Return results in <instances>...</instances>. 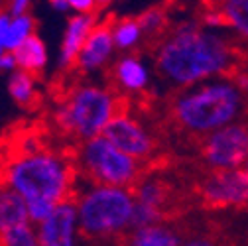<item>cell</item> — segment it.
<instances>
[{"label": "cell", "instance_id": "obj_10", "mask_svg": "<svg viewBox=\"0 0 248 246\" xmlns=\"http://www.w3.org/2000/svg\"><path fill=\"white\" fill-rule=\"evenodd\" d=\"M36 229L40 246H81L83 240L79 215L73 199L57 205L51 217Z\"/></svg>", "mask_w": 248, "mask_h": 246}, {"label": "cell", "instance_id": "obj_11", "mask_svg": "<svg viewBox=\"0 0 248 246\" xmlns=\"http://www.w3.org/2000/svg\"><path fill=\"white\" fill-rule=\"evenodd\" d=\"M116 55V47H114V40H112V30H110V18L108 20H101L97 24V28L91 32L89 40L85 42L75 71H79L81 75L89 77L93 73H101L108 67H112L114 57Z\"/></svg>", "mask_w": 248, "mask_h": 246}, {"label": "cell", "instance_id": "obj_21", "mask_svg": "<svg viewBox=\"0 0 248 246\" xmlns=\"http://www.w3.org/2000/svg\"><path fill=\"white\" fill-rule=\"evenodd\" d=\"M140 22V28L144 32V38L148 42H160L170 30V12L164 6H152L146 8L140 16H136Z\"/></svg>", "mask_w": 248, "mask_h": 246}, {"label": "cell", "instance_id": "obj_16", "mask_svg": "<svg viewBox=\"0 0 248 246\" xmlns=\"http://www.w3.org/2000/svg\"><path fill=\"white\" fill-rule=\"evenodd\" d=\"M110 30H112V40L114 47L120 55L136 53L140 46L146 42L144 32L140 28L138 18H110Z\"/></svg>", "mask_w": 248, "mask_h": 246}, {"label": "cell", "instance_id": "obj_23", "mask_svg": "<svg viewBox=\"0 0 248 246\" xmlns=\"http://www.w3.org/2000/svg\"><path fill=\"white\" fill-rule=\"evenodd\" d=\"M0 246H40L36 225L26 223L0 234Z\"/></svg>", "mask_w": 248, "mask_h": 246}, {"label": "cell", "instance_id": "obj_8", "mask_svg": "<svg viewBox=\"0 0 248 246\" xmlns=\"http://www.w3.org/2000/svg\"><path fill=\"white\" fill-rule=\"evenodd\" d=\"M108 142H112L120 152L128 154L140 164H148L158 156V138L150 130V126L142 118L122 108L107 126L103 134Z\"/></svg>", "mask_w": 248, "mask_h": 246}, {"label": "cell", "instance_id": "obj_6", "mask_svg": "<svg viewBox=\"0 0 248 246\" xmlns=\"http://www.w3.org/2000/svg\"><path fill=\"white\" fill-rule=\"evenodd\" d=\"M71 158L77 181L83 183L134 189V185L144 177V164L120 152L105 136L73 146Z\"/></svg>", "mask_w": 248, "mask_h": 246}, {"label": "cell", "instance_id": "obj_18", "mask_svg": "<svg viewBox=\"0 0 248 246\" xmlns=\"http://www.w3.org/2000/svg\"><path fill=\"white\" fill-rule=\"evenodd\" d=\"M16 61H18V69L26 71L30 75H40L46 71L47 63H49V51L46 42L36 34L34 38H30L20 49L14 51Z\"/></svg>", "mask_w": 248, "mask_h": 246}, {"label": "cell", "instance_id": "obj_7", "mask_svg": "<svg viewBox=\"0 0 248 246\" xmlns=\"http://www.w3.org/2000/svg\"><path fill=\"white\" fill-rule=\"evenodd\" d=\"M248 156V124L234 122L199 142V160L207 171L242 169Z\"/></svg>", "mask_w": 248, "mask_h": 246}, {"label": "cell", "instance_id": "obj_5", "mask_svg": "<svg viewBox=\"0 0 248 246\" xmlns=\"http://www.w3.org/2000/svg\"><path fill=\"white\" fill-rule=\"evenodd\" d=\"M73 201L77 207L83 238L95 242H122V238L132 231L136 207L132 189L77 181Z\"/></svg>", "mask_w": 248, "mask_h": 246}, {"label": "cell", "instance_id": "obj_28", "mask_svg": "<svg viewBox=\"0 0 248 246\" xmlns=\"http://www.w3.org/2000/svg\"><path fill=\"white\" fill-rule=\"evenodd\" d=\"M181 246H219V244H217L213 238H209V236H199V234H195V236L185 238Z\"/></svg>", "mask_w": 248, "mask_h": 246}, {"label": "cell", "instance_id": "obj_20", "mask_svg": "<svg viewBox=\"0 0 248 246\" xmlns=\"http://www.w3.org/2000/svg\"><path fill=\"white\" fill-rule=\"evenodd\" d=\"M6 89H8V95L10 99L22 107V108H30L34 107L36 101H38V79L36 75H30L26 71H16L8 77V83H6Z\"/></svg>", "mask_w": 248, "mask_h": 246}, {"label": "cell", "instance_id": "obj_15", "mask_svg": "<svg viewBox=\"0 0 248 246\" xmlns=\"http://www.w3.org/2000/svg\"><path fill=\"white\" fill-rule=\"evenodd\" d=\"M26 223H30V217L24 197L0 183V234Z\"/></svg>", "mask_w": 248, "mask_h": 246}, {"label": "cell", "instance_id": "obj_17", "mask_svg": "<svg viewBox=\"0 0 248 246\" xmlns=\"http://www.w3.org/2000/svg\"><path fill=\"white\" fill-rule=\"evenodd\" d=\"M134 199L140 205H146L150 209L162 211L168 215V205H170V187L154 175H144L136 185H134Z\"/></svg>", "mask_w": 248, "mask_h": 246}, {"label": "cell", "instance_id": "obj_27", "mask_svg": "<svg viewBox=\"0 0 248 246\" xmlns=\"http://www.w3.org/2000/svg\"><path fill=\"white\" fill-rule=\"evenodd\" d=\"M0 71L6 73L8 77L18 71V61H16V55H14V53L6 51V53L2 55V59H0Z\"/></svg>", "mask_w": 248, "mask_h": 246}, {"label": "cell", "instance_id": "obj_3", "mask_svg": "<svg viewBox=\"0 0 248 246\" xmlns=\"http://www.w3.org/2000/svg\"><path fill=\"white\" fill-rule=\"evenodd\" d=\"M2 185L14 189L26 203L61 205L71 201L77 191V171L67 152L40 148L20 152L2 169Z\"/></svg>", "mask_w": 248, "mask_h": 246}, {"label": "cell", "instance_id": "obj_19", "mask_svg": "<svg viewBox=\"0 0 248 246\" xmlns=\"http://www.w3.org/2000/svg\"><path fill=\"white\" fill-rule=\"evenodd\" d=\"M223 20L225 30L232 32L238 40L248 44V0H227V2H217Z\"/></svg>", "mask_w": 248, "mask_h": 246}, {"label": "cell", "instance_id": "obj_25", "mask_svg": "<svg viewBox=\"0 0 248 246\" xmlns=\"http://www.w3.org/2000/svg\"><path fill=\"white\" fill-rule=\"evenodd\" d=\"M4 10L12 18L26 16V14H32V2H30V0H10V2L4 6Z\"/></svg>", "mask_w": 248, "mask_h": 246}, {"label": "cell", "instance_id": "obj_2", "mask_svg": "<svg viewBox=\"0 0 248 246\" xmlns=\"http://www.w3.org/2000/svg\"><path fill=\"white\" fill-rule=\"evenodd\" d=\"M246 105V97L229 75L175 91L168 103V114L175 130L201 142L205 136L238 122Z\"/></svg>", "mask_w": 248, "mask_h": 246}, {"label": "cell", "instance_id": "obj_24", "mask_svg": "<svg viewBox=\"0 0 248 246\" xmlns=\"http://www.w3.org/2000/svg\"><path fill=\"white\" fill-rule=\"evenodd\" d=\"M71 14H99L101 4L97 0H69Z\"/></svg>", "mask_w": 248, "mask_h": 246}, {"label": "cell", "instance_id": "obj_9", "mask_svg": "<svg viewBox=\"0 0 248 246\" xmlns=\"http://www.w3.org/2000/svg\"><path fill=\"white\" fill-rule=\"evenodd\" d=\"M195 189L207 209L248 207V175L244 169L207 171Z\"/></svg>", "mask_w": 248, "mask_h": 246}, {"label": "cell", "instance_id": "obj_4", "mask_svg": "<svg viewBox=\"0 0 248 246\" xmlns=\"http://www.w3.org/2000/svg\"><path fill=\"white\" fill-rule=\"evenodd\" d=\"M122 110L120 95L103 83L83 81L69 89L53 112L59 132L77 144L105 134L110 120Z\"/></svg>", "mask_w": 248, "mask_h": 246}, {"label": "cell", "instance_id": "obj_30", "mask_svg": "<svg viewBox=\"0 0 248 246\" xmlns=\"http://www.w3.org/2000/svg\"><path fill=\"white\" fill-rule=\"evenodd\" d=\"M242 169L246 171V175H248V156H246V160H244V166H242Z\"/></svg>", "mask_w": 248, "mask_h": 246}, {"label": "cell", "instance_id": "obj_1", "mask_svg": "<svg viewBox=\"0 0 248 246\" xmlns=\"http://www.w3.org/2000/svg\"><path fill=\"white\" fill-rule=\"evenodd\" d=\"M240 65L238 47L227 32L205 28L197 16L171 26L154 46V71L171 91L229 77Z\"/></svg>", "mask_w": 248, "mask_h": 246}, {"label": "cell", "instance_id": "obj_14", "mask_svg": "<svg viewBox=\"0 0 248 246\" xmlns=\"http://www.w3.org/2000/svg\"><path fill=\"white\" fill-rule=\"evenodd\" d=\"M181 231L171 225L170 221H164L160 225H152L146 229H132L126 236L122 238V246H181L183 244Z\"/></svg>", "mask_w": 248, "mask_h": 246}, {"label": "cell", "instance_id": "obj_29", "mask_svg": "<svg viewBox=\"0 0 248 246\" xmlns=\"http://www.w3.org/2000/svg\"><path fill=\"white\" fill-rule=\"evenodd\" d=\"M49 8H51L53 12L69 14V16H71V2H69V0H51V2H49Z\"/></svg>", "mask_w": 248, "mask_h": 246}, {"label": "cell", "instance_id": "obj_26", "mask_svg": "<svg viewBox=\"0 0 248 246\" xmlns=\"http://www.w3.org/2000/svg\"><path fill=\"white\" fill-rule=\"evenodd\" d=\"M10 22H12V16L4 8H0V51H6V34H8Z\"/></svg>", "mask_w": 248, "mask_h": 246}, {"label": "cell", "instance_id": "obj_13", "mask_svg": "<svg viewBox=\"0 0 248 246\" xmlns=\"http://www.w3.org/2000/svg\"><path fill=\"white\" fill-rule=\"evenodd\" d=\"M99 22H101L99 14H71L67 18L63 36H61V44H59V55H57L59 71L67 73L75 69L79 53Z\"/></svg>", "mask_w": 248, "mask_h": 246}, {"label": "cell", "instance_id": "obj_22", "mask_svg": "<svg viewBox=\"0 0 248 246\" xmlns=\"http://www.w3.org/2000/svg\"><path fill=\"white\" fill-rule=\"evenodd\" d=\"M36 34H38V22H36V18L32 14L12 18L10 28H8V34H6V51L14 53L30 38H34Z\"/></svg>", "mask_w": 248, "mask_h": 246}, {"label": "cell", "instance_id": "obj_12", "mask_svg": "<svg viewBox=\"0 0 248 246\" xmlns=\"http://www.w3.org/2000/svg\"><path fill=\"white\" fill-rule=\"evenodd\" d=\"M152 67L140 53H126L114 59L110 81L118 95H144L152 85Z\"/></svg>", "mask_w": 248, "mask_h": 246}]
</instances>
